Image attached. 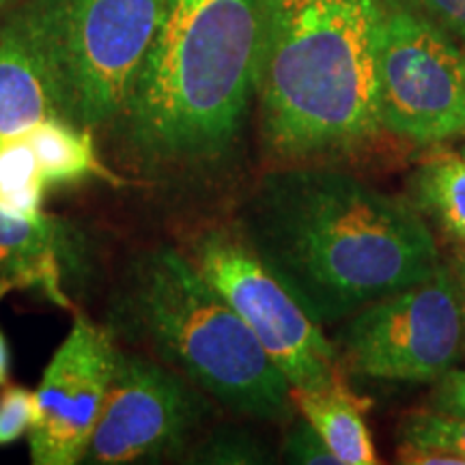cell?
I'll use <instances>...</instances> for the list:
<instances>
[{"label": "cell", "mask_w": 465, "mask_h": 465, "mask_svg": "<svg viewBox=\"0 0 465 465\" xmlns=\"http://www.w3.org/2000/svg\"><path fill=\"white\" fill-rule=\"evenodd\" d=\"M194 463H270L272 455L257 438L237 429H220L192 452Z\"/></svg>", "instance_id": "ac0fdd59"}, {"label": "cell", "mask_w": 465, "mask_h": 465, "mask_svg": "<svg viewBox=\"0 0 465 465\" xmlns=\"http://www.w3.org/2000/svg\"><path fill=\"white\" fill-rule=\"evenodd\" d=\"M317 323H339L441 263L414 203L336 168L267 173L237 224Z\"/></svg>", "instance_id": "6da1fadb"}, {"label": "cell", "mask_w": 465, "mask_h": 465, "mask_svg": "<svg viewBox=\"0 0 465 465\" xmlns=\"http://www.w3.org/2000/svg\"><path fill=\"white\" fill-rule=\"evenodd\" d=\"M410 201L449 240L465 243V151L435 144L411 173Z\"/></svg>", "instance_id": "5bb4252c"}, {"label": "cell", "mask_w": 465, "mask_h": 465, "mask_svg": "<svg viewBox=\"0 0 465 465\" xmlns=\"http://www.w3.org/2000/svg\"><path fill=\"white\" fill-rule=\"evenodd\" d=\"M80 267L83 246L67 223L0 207V289L37 291L52 304L69 308L65 278Z\"/></svg>", "instance_id": "8fae6325"}, {"label": "cell", "mask_w": 465, "mask_h": 465, "mask_svg": "<svg viewBox=\"0 0 465 465\" xmlns=\"http://www.w3.org/2000/svg\"><path fill=\"white\" fill-rule=\"evenodd\" d=\"M282 457L287 463L298 465H341L317 429L300 414L289 422Z\"/></svg>", "instance_id": "ffe728a7"}, {"label": "cell", "mask_w": 465, "mask_h": 465, "mask_svg": "<svg viewBox=\"0 0 465 465\" xmlns=\"http://www.w3.org/2000/svg\"><path fill=\"white\" fill-rule=\"evenodd\" d=\"M166 0H28L11 25L48 74L58 113L84 130L124 113Z\"/></svg>", "instance_id": "5b68a950"}, {"label": "cell", "mask_w": 465, "mask_h": 465, "mask_svg": "<svg viewBox=\"0 0 465 465\" xmlns=\"http://www.w3.org/2000/svg\"><path fill=\"white\" fill-rule=\"evenodd\" d=\"M435 391L429 407L446 414H465V371L452 369L433 383Z\"/></svg>", "instance_id": "7402d4cb"}, {"label": "cell", "mask_w": 465, "mask_h": 465, "mask_svg": "<svg viewBox=\"0 0 465 465\" xmlns=\"http://www.w3.org/2000/svg\"><path fill=\"white\" fill-rule=\"evenodd\" d=\"M397 461L407 465H465V459L441 449H424V446L399 444Z\"/></svg>", "instance_id": "603a6c76"}, {"label": "cell", "mask_w": 465, "mask_h": 465, "mask_svg": "<svg viewBox=\"0 0 465 465\" xmlns=\"http://www.w3.org/2000/svg\"><path fill=\"white\" fill-rule=\"evenodd\" d=\"M5 293H7V291L0 289V300L5 298ZM9 347L7 341H5L3 330H0V386H5V383L9 381Z\"/></svg>", "instance_id": "d4e9b609"}, {"label": "cell", "mask_w": 465, "mask_h": 465, "mask_svg": "<svg viewBox=\"0 0 465 465\" xmlns=\"http://www.w3.org/2000/svg\"><path fill=\"white\" fill-rule=\"evenodd\" d=\"M291 401L304 416L341 465H375L380 461L364 411L371 401L358 397L345 380L319 388L291 386Z\"/></svg>", "instance_id": "4fadbf2b"}, {"label": "cell", "mask_w": 465, "mask_h": 465, "mask_svg": "<svg viewBox=\"0 0 465 465\" xmlns=\"http://www.w3.org/2000/svg\"><path fill=\"white\" fill-rule=\"evenodd\" d=\"M424 17L465 45V0H386Z\"/></svg>", "instance_id": "44dd1931"}, {"label": "cell", "mask_w": 465, "mask_h": 465, "mask_svg": "<svg viewBox=\"0 0 465 465\" xmlns=\"http://www.w3.org/2000/svg\"><path fill=\"white\" fill-rule=\"evenodd\" d=\"M61 116L48 74L14 26H0V144Z\"/></svg>", "instance_id": "7c38bea8"}, {"label": "cell", "mask_w": 465, "mask_h": 465, "mask_svg": "<svg viewBox=\"0 0 465 465\" xmlns=\"http://www.w3.org/2000/svg\"><path fill=\"white\" fill-rule=\"evenodd\" d=\"M461 149H463V151H465V144H463V147H461Z\"/></svg>", "instance_id": "4316f807"}, {"label": "cell", "mask_w": 465, "mask_h": 465, "mask_svg": "<svg viewBox=\"0 0 465 465\" xmlns=\"http://www.w3.org/2000/svg\"><path fill=\"white\" fill-rule=\"evenodd\" d=\"M399 444L441 449L465 459V414H446L433 407L410 411L399 424Z\"/></svg>", "instance_id": "e0dca14e"}, {"label": "cell", "mask_w": 465, "mask_h": 465, "mask_svg": "<svg viewBox=\"0 0 465 465\" xmlns=\"http://www.w3.org/2000/svg\"><path fill=\"white\" fill-rule=\"evenodd\" d=\"M375 78L381 132L422 147L465 138V45L386 0Z\"/></svg>", "instance_id": "ba28073f"}, {"label": "cell", "mask_w": 465, "mask_h": 465, "mask_svg": "<svg viewBox=\"0 0 465 465\" xmlns=\"http://www.w3.org/2000/svg\"><path fill=\"white\" fill-rule=\"evenodd\" d=\"M185 254L257 336L291 386L319 388L345 380L334 341L240 226H207Z\"/></svg>", "instance_id": "8992f818"}, {"label": "cell", "mask_w": 465, "mask_h": 465, "mask_svg": "<svg viewBox=\"0 0 465 465\" xmlns=\"http://www.w3.org/2000/svg\"><path fill=\"white\" fill-rule=\"evenodd\" d=\"M9 3H11V0H0V9H3L5 5H9Z\"/></svg>", "instance_id": "484cf974"}, {"label": "cell", "mask_w": 465, "mask_h": 465, "mask_svg": "<svg viewBox=\"0 0 465 465\" xmlns=\"http://www.w3.org/2000/svg\"><path fill=\"white\" fill-rule=\"evenodd\" d=\"M257 0H166L114 130L149 164L218 158L254 95Z\"/></svg>", "instance_id": "3957f363"}, {"label": "cell", "mask_w": 465, "mask_h": 465, "mask_svg": "<svg viewBox=\"0 0 465 465\" xmlns=\"http://www.w3.org/2000/svg\"><path fill=\"white\" fill-rule=\"evenodd\" d=\"M37 422V394L26 386H7L0 391V449L28 438Z\"/></svg>", "instance_id": "d6986e66"}, {"label": "cell", "mask_w": 465, "mask_h": 465, "mask_svg": "<svg viewBox=\"0 0 465 465\" xmlns=\"http://www.w3.org/2000/svg\"><path fill=\"white\" fill-rule=\"evenodd\" d=\"M45 190L48 183L28 138L0 144V207L20 216H39Z\"/></svg>", "instance_id": "2e32d148"}, {"label": "cell", "mask_w": 465, "mask_h": 465, "mask_svg": "<svg viewBox=\"0 0 465 465\" xmlns=\"http://www.w3.org/2000/svg\"><path fill=\"white\" fill-rule=\"evenodd\" d=\"M207 414L205 392L155 358L124 351L83 463L155 461L183 450Z\"/></svg>", "instance_id": "9c48e42d"}, {"label": "cell", "mask_w": 465, "mask_h": 465, "mask_svg": "<svg viewBox=\"0 0 465 465\" xmlns=\"http://www.w3.org/2000/svg\"><path fill=\"white\" fill-rule=\"evenodd\" d=\"M261 141L287 164L375 141L381 0H257Z\"/></svg>", "instance_id": "7a4b0ae2"}, {"label": "cell", "mask_w": 465, "mask_h": 465, "mask_svg": "<svg viewBox=\"0 0 465 465\" xmlns=\"http://www.w3.org/2000/svg\"><path fill=\"white\" fill-rule=\"evenodd\" d=\"M91 134L63 116H52L26 134L48 188L84 183L89 179L121 183L97 158Z\"/></svg>", "instance_id": "9a60e30c"}, {"label": "cell", "mask_w": 465, "mask_h": 465, "mask_svg": "<svg viewBox=\"0 0 465 465\" xmlns=\"http://www.w3.org/2000/svg\"><path fill=\"white\" fill-rule=\"evenodd\" d=\"M114 339L155 360L237 416L291 422V381L185 252L160 246L130 267L110 308Z\"/></svg>", "instance_id": "277c9868"}, {"label": "cell", "mask_w": 465, "mask_h": 465, "mask_svg": "<svg viewBox=\"0 0 465 465\" xmlns=\"http://www.w3.org/2000/svg\"><path fill=\"white\" fill-rule=\"evenodd\" d=\"M449 265L452 270V276H455L457 281V289H459V295H461V306L465 315V243H459V248L449 259Z\"/></svg>", "instance_id": "cb8c5ba5"}, {"label": "cell", "mask_w": 465, "mask_h": 465, "mask_svg": "<svg viewBox=\"0 0 465 465\" xmlns=\"http://www.w3.org/2000/svg\"><path fill=\"white\" fill-rule=\"evenodd\" d=\"M114 341L110 328L74 319L35 391L37 422L26 438L35 465L83 463L114 373Z\"/></svg>", "instance_id": "30bf717a"}, {"label": "cell", "mask_w": 465, "mask_h": 465, "mask_svg": "<svg viewBox=\"0 0 465 465\" xmlns=\"http://www.w3.org/2000/svg\"><path fill=\"white\" fill-rule=\"evenodd\" d=\"M342 373L435 383L465 356V315L449 261L347 317L334 341Z\"/></svg>", "instance_id": "52a82bcc"}]
</instances>
